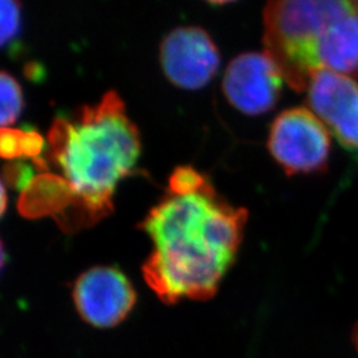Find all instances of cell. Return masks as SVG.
<instances>
[{"mask_svg": "<svg viewBox=\"0 0 358 358\" xmlns=\"http://www.w3.org/2000/svg\"><path fill=\"white\" fill-rule=\"evenodd\" d=\"M247 211L219 196L194 167L176 169L167 194L141 223L153 252L143 278L167 304L217 292L243 239Z\"/></svg>", "mask_w": 358, "mask_h": 358, "instance_id": "1", "label": "cell"}, {"mask_svg": "<svg viewBox=\"0 0 358 358\" xmlns=\"http://www.w3.org/2000/svg\"><path fill=\"white\" fill-rule=\"evenodd\" d=\"M48 143L50 161L71 195L69 208L78 222L90 223L112 210L117 185L133 173L141 154L140 131L113 90L72 118H56Z\"/></svg>", "mask_w": 358, "mask_h": 358, "instance_id": "2", "label": "cell"}, {"mask_svg": "<svg viewBox=\"0 0 358 358\" xmlns=\"http://www.w3.org/2000/svg\"><path fill=\"white\" fill-rule=\"evenodd\" d=\"M264 45L297 92L321 69L358 78V0H268Z\"/></svg>", "mask_w": 358, "mask_h": 358, "instance_id": "3", "label": "cell"}, {"mask_svg": "<svg viewBox=\"0 0 358 358\" xmlns=\"http://www.w3.org/2000/svg\"><path fill=\"white\" fill-rule=\"evenodd\" d=\"M268 149L288 176L319 173L328 164L331 137L328 128L312 110L294 108L273 121Z\"/></svg>", "mask_w": 358, "mask_h": 358, "instance_id": "4", "label": "cell"}, {"mask_svg": "<svg viewBox=\"0 0 358 358\" xmlns=\"http://www.w3.org/2000/svg\"><path fill=\"white\" fill-rule=\"evenodd\" d=\"M282 71L267 52H247L231 62L223 77L227 101L244 115L269 112L279 101Z\"/></svg>", "mask_w": 358, "mask_h": 358, "instance_id": "5", "label": "cell"}, {"mask_svg": "<svg viewBox=\"0 0 358 358\" xmlns=\"http://www.w3.org/2000/svg\"><path fill=\"white\" fill-rule=\"evenodd\" d=\"M159 60L167 78L178 88L206 87L217 75L220 55L215 43L199 27H179L164 38Z\"/></svg>", "mask_w": 358, "mask_h": 358, "instance_id": "6", "label": "cell"}, {"mask_svg": "<svg viewBox=\"0 0 358 358\" xmlns=\"http://www.w3.org/2000/svg\"><path fill=\"white\" fill-rule=\"evenodd\" d=\"M73 300L83 320L96 328H112L128 316L137 296L120 269L93 267L78 276Z\"/></svg>", "mask_w": 358, "mask_h": 358, "instance_id": "7", "label": "cell"}, {"mask_svg": "<svg viewBox=\"0 0 358 358\" xmlns=\"http://www.w3.org/2000/svg\"><path fill=\"white\" fill-rule=\"evenodd\" d=\"M308 105L344 146L358 150V84L352 77L321 69L308 85Z\"/></svg>", "mask_w": 358, "mask_h": 358, "instance_id": "8", "label": "cell"}, {"mask_svg": "<svg viewBox=\"0 0 358 358\" xmlns=\"http://www.w3.org/2000/svg\"><path fill=\"white\" fill-rule=\"evenodd\" d=\"M44 149V140L36 131H24L16 129H1L0 152L6 159L31 158L40 171L47 173L50 166L40 154Z\"/></svg>", "mask_w": 358, "mask_h": 358, "instance_id": "9", "label": "cell"}, {"mask_svg": "<svg viewBox=\"0 0 358 358\" xmlns=\"http://www.w3.org/2000/svg\"><path fill=\"white\" fill-rule=\"evenodd\" d=\"M0 96H1V115L0 122L3 128L11 127L22 115L24 108L23 90L15 77L7 72L0 76Z\"/></svg>", "mask_w": 358, "mask_h": 358, "instance_id": "10", "label": "cell"}, {"mask_svg": "<svg viewBox=\"0 0 358 358\" xmlns=\"http://www.w3.org/2000/svg\"><path fill=\"white\" fill-rule=\"evenodd\" d=\"M1 11V47H7L20 32L22 28V4L19 0H0Z\"/></svg>", "mask_w": 358, "mask_h": 358, "instance_id": "11", "label": "cell"}, {"mask_svg": "<svg viewBox=\"0 0 358 358\" xmlns=\"http://www.w3.org/2000/svg\"><path fill=\"white\" fill-rule=\"evenodd\" d=\"M7 208V190H6V183H3L1 187V215L6 213Z\"/></svg>", "mask_w": 358, "mask_h": 358, "instance_id": "12", "label": "cell"}, {"mask_svg": "<svg viewBox=\"0 0 358 358\" xmlns=\"http://www.w3.org/2000/svg\"><path fill=\"white\" fill-rule=\"evenodd\" d=\"M207 3H211V4H215V6H223V4H229L232 1H236V0H206Z\"/></svg>", "mask_w": 358, "mask_h": 358, "instance_id": "13", "label": "cell"}, {"mask_svg": "<svg viewBox=\"0 0 358 358\" xmlns=\"http://www.w3.org/2000/svg\"><path fill=\"white\" fill-rule=\"evenodd\" d=\"M353 343H355L358 352V325L355 328V332H353Z\"/></svg>", "mask_w": 358, "mask_h": 358, "instance_id": "14", "label": "cell"}]
</instances>
